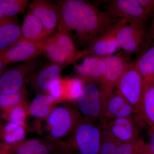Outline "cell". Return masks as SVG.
I'll return each instance as SVG.
<instances>
[{"label":"cell","mask_w":154,"mask_h":154,"mask_svg":"<svg viewBox=\"0 0 154 154\" xmlns=\"http://www.w3.org/2000/svg\"><path fill=\"white\" fill-rule=\"evenodd\" d=\"M1 153H2V154H6L5 152H1Z\"/></svg>","instance_id":"8d00e7d4"},{"label":"cell","mask_w":154,"mask_h":154,"mask_svg":"<svg viewBox=\"0 0 154 154\" xmlns=\"http://www.w3.org/2000/svg\"><path fill=\"white\" fill-rule=\"evenodd\" d=\"M29 3L28 0H0V11L7 18H15L25 11Z\"/></svg>","instance_id":"484cf974"},{"label":"cell","mask_w":154,"mask_h":154,"mask_svg":"<svg viewBox=\"0 0 154 154\" xmlns=\"http://www.w3.org/2000/svg\"><path fill=\"white\" fill-rule=\"evenodd\" d=\"M95 121L88 118L76 128L75 141L80 154H99L102 129Z\"/></svg>","instance_id":"52a82bcc"},{"label":"cell","mask_w":154,"mask_h":154,"mask_svg":"<svg viewBox=\"0 0 154 154\" xmlns=\"http://www.w3.org/2000/svg\"><path fill=\"white\" fill-rule=\"evenodd\" d=\"M54 100L55 99L51 95L38 94L30 104V113L37 118L46 116L49 113V105L52 104Z\"/></svg>","instance_id":"cb8c5ba5"},{"label":"cell","mask_w":154,"mask_h":154,"mask_svg":"<svg viewBox=\"0 0 154 154\" xmlns=\"http://www.w3.org/2000/svg\"><path fill=\"white\" fill-rule=\"evenodd\" d=\"M28 12L39 19L50 35L57 29L61 12L57 2L46 0H35L30 4Z\"/></svg>","instance_id":"8fae6325"},{"label":"cell","mask_w":154,"mask_h":154,"mask_svg":"<svg viewBox=\"0 0 154 154\" xmlns=\"http://www.w3.org/2000/svg\"><path fill=\"white\" fill-rule=\"evenodd\" d=\"M114 88L110 90L106 99L105 119L131 117L135 114L132 105Z\"/></svg>","instance_id":"5bb4252c"},{"label":"cell","mask_w":154,"mask_h":154,"mask_svg":"<svg viewBox=\"0 0 154 154\" xmlns=\"http://www.w3.org/2000/svg\"><path fill=\"white\" fill-rule=\"evenodd\" d=\"M12 19V18H8L5 17L3 15V14L1 13V11H0V24L5 22V21H7V20H8V19Z\"/></svg>","instance_id":"e575fe53"},{"label":"cell","mask_w":154,"mask_h":154,"mask_svg":"<svg viewBox=\"0 0 154 154\" xmlns=\"http://www.w3.org/2000/svg\"><path fill=\"white\" fill-rule=\"evenodd\" d=\"M25 112L23 107L20 106L14 107L10 112L9 119L11 123L22 126L24 124Z\"/></svg>","instance_id":"f1b7e54d"},{"label":"cell","mask_w":154,"mask_h":154,"mask_svg":"<svg viewBox=\"0 0 154 154\" xmlns=\"http://www.w3.org/2000/svg\"><path fill=\"white\" fill-rule=\"evenodd\" d=\"M57 3L61 12L58 28L65 30L75 43L82 47L88 48L95 39L119 20L87 1L63 0Z\"/></svg>","instance_id":"6da1fadb"},{"label":"cell","mask_w":154,"mask_h":154,"mask_svg":"<svg viewBox=\"0 0 154 154\" xmlns=\"http://www.w3.org/2000/svg\"><path fill=\"white\" fill-rule=\"evenodd\" d=\"M75 122L74 116L65 107L56 108L48 118L51 135L54 138L61 137L66 134L71 129Z\"/></svg>","instance_id":"2e32d148"},{"label":"cell","mask_w":154,"mask_h":154,"mask_svg":"<svg viewBox=\"0 0 154 154\" xmlns=\"http://www.w3.org/2000/svg\"><path fill=\"white\" fill-rule=\"evenodd\" d=\"M40 63L34 61L18 65L0 77V94H12L22 91L25 78L39 67Z\"/></svg>","instance_id":"30bf717a"},{"label":"cell","mask_w":154,"mask_h":154,"mask_svg":"<svg viewBox=\"0 0 154 154\" xmlns=\"http://www.w3.org/2000/svg\"><path fill=\"white\" fill-rule=\"evenodd\" d=\"M149 137V141L146 146L149 151L154 154V126L151 127L150 131Z\"/></svg>","instance_id":"d6a6232c"},{"label":"cell","mask_w":154,"mask_h":154,"mask_svg":"<svg viewBox=\"0 0 154 154\" xmlns=\"http://www.w3.org/2000/svg\"><path fill=\"white\" fill-rule=\"evenodd\" d=\"M131 55L120 51L115 54L102 57L105 64V70L100 82L105 85L115 88L122 76L133 61Z\"/></svg>","instance_id":"7c38bea8"},{"label":"cell","mask_w":154,"mask_h":154,"mask_svg":"<svg viewBox=\"0 0 154 154\" xmlns=\"http://www.w3.org/2000/svg\"><path fill=\"white\" fill-rule=\"evenodd\" d=\"M62 96L71 100H78L85 87V82L79 78L61 79Z\"/></svg>","instance_id":"603a6c76"},{"label":"cell","mask_w":154,"mask_h":154,"mask_svg":"<svg viewBox=\"0 0 154 154\" xmlns=\"http://www.w3.org/2000/svg\"><path fill=\"white\" fill-rule=\"evenodd\" d=\"M79 78L88 83L100 82L105 70V64L102 57L88 56L82 62L75 66Z\"/></svg>","instance_id":"9a60e30c"},{"label":"cell","mask_w":154,"mask_h":154,"mask_svg":"<svg viewBox=\"0 0 154 154\" xmlns=\"http://www.w3.org/2000/svg\"><path fill=\"white\" fill-rule=\"evenodd\" d=\"M138 154H152L151 152H150L147 148L146 146L144 144L143 147L141 149V150L139 152Z\"/></svg>","instance_id":"836d02e7"},{"label":"cell","mask_w":154,"mask_h":154,"mask_svg":"<svg viewBox=\"0 0 154 154\" xmlns=\"http://www.w3.org/2000/svg\"><path fill=\"white\" fill-rule=\"evenodd\" d=\"M21 31L22 39L33 42L45 40L51 35L39 19L28 12L24 18Z\"/></svg>","instance_id":"ac0fdd59"},{"label":"cell","mask_w":154,"mask_h":154,"mask_svg":"<svg viewBox=\"0 0 154 154\" xmlns=\"http://www.w3.org/2000/svg\"><path fill=\"white\" fill-rule=\"evenodd\" d=\"M22 97V91L12 94H0V106L9 107L15 106L21 102Z\"/></svg>","instance_id":"83f0119b"},{"label":"cell","mask_w":154,"mask_h":154,"mask_svg":"<svg viewBox=\"0 0 154 154\" xmlns=\"http://www.w3.org/2000/svg\"><path fill=\"white\" fill-rule=\"evenodd\" d=\"M139 115L147 124L151 127L154 126V80L144 84Z\"/></svg>","instance_id":"44dd1931"},{"label":"cell","mask_w":154,"mask_h":154,"mask_svg":"<svg viewBox=\"0 0 154 154\" xmlns=\"http://www.w3.org/2000/svg\"><path fill=\"white\" fill-rule=\"evenodd\" d=\"M144 84L154 80V43L135 60Z\"/></svg>","instance_id":"7402d4cb"},{"label":"cell","mask_w":154,"mask_h":154,"mask_svg":"<svg viewBox=\"0 0 154 154\" xmlns=\"http://www.w3.org/2000/svg\"><path fill=\"white\" fill-rule=\"evenodd\" d=\"M25 136V130L22 126L10 122L4 128V139L7 143H17L23 139Z\"/></svg>","instance_id":"4316f807"},{"label":"cell","mask_w":154,"mask_h":154,"mask_svg":"<svg viewBox=\"0 0 154 154\" xmlns=\"http://www.w3.org/2000/svg\"><path fill=\"white\" fill-rule=\"evenodd\" d=\"M0 154H2V153H0Z\"/></svg>","instance_id":"f35d334b"},{"label":"cell","mask_w":154,"mask_h":154,"mask_svg":"<svg viewBox=\"0 0 154 154\" xmlns=\"http://www.w3.org/2000/svg\"><path fill=\"white\" fill-rule=\"evenodd\" d=\"M5 67L4 66V64H3L2 62L0 59V77L1 76L3 70H4V69Z\"/></svg>","instance_id":"d590c367"},{"label":"cell","mask_w":154,"mask_h":154,"mask_svg":"<svg viewBox=\"0 0 154 154\" xmlns=\"http://www.w3.org/2000/svg\"><path fill=\"white\" fill-rule=\"evenodd\" d=\"M112 88L100 82L87 83L78 99L81 113L87 118L103 121L105 119L106 99Z\"/></svg>","instance_id":"3957f363"},{"label":"cell","mask_w":154,"mask_h":154,"mask_svg":"<svg viewBox=\"0 0 154 154\" xmlns=\"http://www.w3.org/2000/svg\"><path fill=\"white\" fill-rule=\"evenodd\" d=\"M128 22L125 19L119 20L95 39L88 48L91 55L104 57L112 55L119 50L120 48L116 39V33L120 27Z\"/></svg>","instance_id":"4fadbf2b"},{"label":"cell","mask_w":154,"mask_h":154,"mask_svg":"<svg viewBox=\"0 0 154 154\" xmlns=\"http://www.w3.org/2000/svg\"><path fill=\"white\" fill-rule=\"evenodd\" d=\"M12 154H48V147L36 140L25 142L15 147L8 149Z\"/></svg>","instance_id":"d4e9b609"},{"label":"cell","mask_w":154,"mask_h":154,"mask_svg":"<svg viewBox=\"0 0 154 154\" xmlns=\"http://www.w3.org/2000/svg\"><path fill=\"white\" fill-rule=\"evenodd\" d=\"M49 93L55 99L61 98L62 96L61 79H58L53 82L50 88Z\"/></svg>","instance_id":"4dcf8cb0"},{"label":"cell","mask_w":154,"mask_h":154,"mask_svg":"<svg viewBox=\"0 0 154 154\" xmlns=\"http://www.w3.org/2000/svg\"><path fill=\"white\" fill-rule=\"evenodd\" d=\"M5 153H6V154H8V153H7V152H5Z\"/></svg>","instance_id":"74e56055"},{"label":"cell","mask_w":154,"mask_h":154,"mask_svg":"<svg viewBox=\"0 0 154 154\" xmlns=\"http://www.w3.org/2000/svg\"><path fill=\"white\" fill-rule=\"evenodd\" d=\"M50 36L44 53L51 62L63 68L74 63L83 57L91 54L88 49L79 50L71 37L62 29Z\"/></svg>","instance_id":"7a4b0ae2"},{"label":"cell","mask_w":154,"mask_h":154,"mask_svg":"<svg viewBox=\"0 0 154 154\" xmlns=\"http://www.w3.org/2000/svg\"><path fill=\"white\" fill-rule=\"evenodd\" d=\"M115 88L132 105L135 114H139L144 89V82L135 60L122 76Z\"/></svg>","instance_id":"277c9868"},{"label":"cell","mask_w":154,"mask_h":154,"mask_svg":"<svg viewBox=\"0 0 154 154\" xmlns=\"http://www.w3.org/2000/svg\"><path fill=\"white\" fill-rule=\"evenodd\" d=\"M145 144L141 140L122 143L102 133L99 154H138Z\"/></svg>","instance_id":"e0dca14e"},{"label":"cell","mask_w":154,"mask_h":154,"mask_svg":"<svg viewBox=\"0 0 154 154\" xmlns=\"http://www.w3.org/2000/svg\"><path fill=\"white\" fill-rule=\"evenodd\" d=\"M21 39V27L16 18L0 24V50L10 47Z\"/></svg>","instance_id":"d6986e66"},{"label":"cell","mask_w":154,"mask_h":154,"mask_svg":"<svg viewBox=\"0 0 154 154\" xmlns=\"http://www.w3.org/2000/svg\"><path fill=\"white\" fill-rule=\"evenodd\" d=\"M63 68L59 65L51 62L38 72L36 78V86L40 91L49 93L51 85L55 80L60 79Z\"/></svg>","instance_id":"ffe728a7"},{"label":"cell","mask_w":154,"mask_h":154,"mask_svg":"<svg viewBox=\"0 0 154 154\" xmlns=\"http://www.w3.org/2000/svg\"><path fill=\"white\" fill-rule=\"evenodd\" d=\"M148 28L142 22L125 23L119 29L116 39L120 48L131 55L139 54L145 43Z\"/></svg>","instance_id":"8992f818"},{"label":"cell","mask_w":154,"mask_h":154,"mask_svg":"<svg viewBox=\"0 0 154 154\" xmlns=\"http://www.w3.org/2000/svg\"><path fill=\"white\" fill-rule=\"evenodd\" d=\"M144 11L150 17L154 12V0H138Z\"/></svg>","instance_id":"1f68e13d"},{"label":"cell","mask_w":154,"mask_h":154,"mask_svg":"<svg viewBox=\"0 0 154 154\" xmlns=\"http://www.w3.org/2000/svg\"><path fill=\"white\" fill-rule=\"evenodd\" d=\"M109 16L116 20L125 19L128 23H146L150 16L144 11L138 0H112L107 8Z\"/></svg>","instance_id":"9c48e42d"},{"label":"cell","mask_w":154,"mask_h":154,"mask_svg":"<svg viewBox=\"0 0 154 154\" xmlns=\"http://www.w3.org/2000/svg\"><path fill=\"white\" fill-rule=\"evenodd\" d=\"M152 16V18L151 24L149 28H148L145 43L144 45L143 48L138 57L143 54L153 43L154 41V12Z\"/></svg>","instance_id":"f546056e"},{"label":"cell","mask_w":154,"mask_h":154,"mask_svg":"<svg viewBox=\"0 0 154 154\" xmlns=\"http://www.w3.org/2000/svg\"><path fill=\"white\" fill-rule=\"evenodd\" d=\"M50 38V36L37 42L20 39L10 47L0 50V59L5 67L14 63L32 61L44 53Z\"/></svg>","instance_id":"5b68a950"},{"label":"cell","mask_w":154,"mask_h":154,"mask_svg":"<svg viewBox=\"0 0 154 154\" xmlns=\"http://www.w3.org/2000/svg\"><path fill=\"white\" fill-rule=\"evenodd\" d=\"M102 133L122 143L140 140L138 131L131 117L105 119L101 122Z\"/></svg>","instance_id":"ba28073f"}]
</instances>
